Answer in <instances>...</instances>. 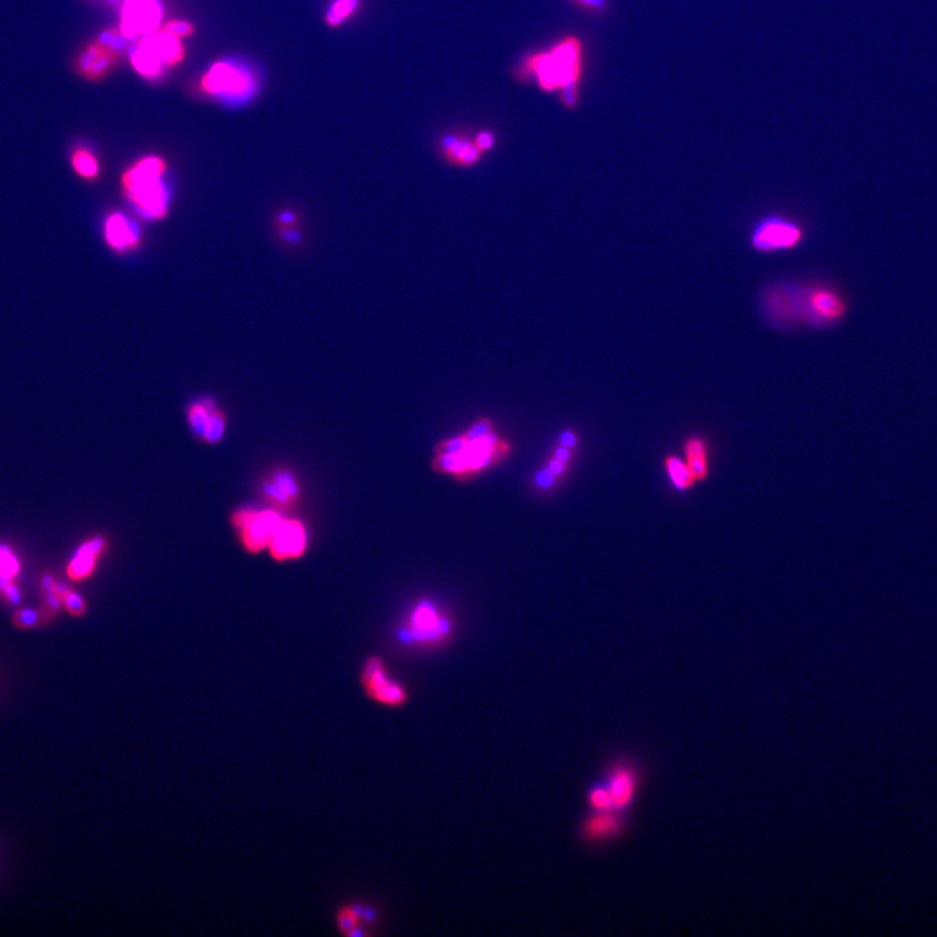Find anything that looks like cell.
I'll use <instances>...</instances> for the list:
<instances>
[{
	"mask_svg": "<svg viewBox=\"0 0 937 937\" xmlns=\"http://www.w3.org/2000/svg\"><path fill=\"white\" fill-rule=\"evenodd\" d=\"M685 462L696 480H703L709 475V446L699 436L689 437L685 443Z\"/></svg>",
	"mask_w": 937,
	"mask_h": 937,
	"instance_id": "cell-21",
	"label": "cell"
},
{
	"mask_svg": "<svg viewBox=\"0 0 937 937\" xmlns=\"http://www.w3.org/2000/svg\"><path fill=\"white\" fill-rule=\"evenodd\" d=\"M362 0H333L324 16V21L332 28H340L349 21L361 8Z\"/></svg>",
	"mask_w": 937,
	"mask_h": 937,
	"instance_id": "cell-25",
	"label": "cell"
},
{
	"mask_svg": "<svg viewBox=\"0 0 937 937\" xmlns=\"http://www.w3.org/2000/svg\"><path fill=\"white\" fill-rule=\"evenodd\" d=\"M583 73V45L574 35L565 37L547 51L531 54L515 69L520 82H529L531 76L543 92H559L568 83L581 82Z\"/></svg>",
	"mask_w": 937,
	"mask_h": 937,
	"instance_id": "cell-3",
	"label": "cell"
},
{
	"mask_svg": "<svg viewBox=\"0 0 937 937\" xmlns=\"http://www.w3.org/2000/svg\"><path fill=\"white\" fill-rule=\"evenodd\" d=\"M560 444L568 448H574L577 444V436L572 431H565L561 435Z\"/></svg>",
	"mask_w": 937,
	"mask_h": 937,
	"instance_id": "cell-40",
	"label": "cell"
},
{
	"mask_svg": "<svg viewBox=\"0 0 937 937\" xmlns=\"http://www.w3.org/2000/svg\"><path fill=\"white\" fill-rule=\"evenodd\" d=\"M55 587H57V594L60 596L61 604L72 616L80 618V616H83L86 613L88 606H86L85 599L81 595L77 594L76 591L69 590L68 587H66V586L57 584V583H55Z\"/></svg>",
	"mask_w": 937,
	"mask_h": 937,
	"instance_id": "cell-29",
	"label": "cell"
},
{
	"mask_svg": "<svg viewBox=\"0 0 937 937\" xmlns=\"http://www.w3.org/2000/svg\"><path fill=\"white\" fill-rule=\"evenodd\" d=\"M107 549V539L102 535L88 539L85 543L81 544L80 549L76 551L73 559L70 560L68 565L69 578L73 581H82L92 575L95 571L97 561L104 553Z\"/></svg>",
	"mask_w": 937,
	"mask_h": 937,
	"instance_id": "cell-20",
	"label": "cell"
},
{
	"mask_svg": "<svg viewBox=\"0 0 937 937\" xmlns=\"http://www.w3.org/2000/svg\"><path fill=\"white\" fill-rule=\"evenodd\" d=\"M72 168L83 180H95L101 175V164L92 150L77 148L70 157Z\"/></svg>",
	"mask_w": 937,
	"mask_h": 937,
	"instance_id": "cell-22",
	"label": "cell"
},
{
	"mask_svg": "<svg viewBox=\"0 0 937 937\" xmlns=\"http://www.w3.org/2000/svg\"><path fill=\"white\" fill-rule=\"evenodd\" d=\"M474 142H475L477 148H478L483 154H486V152L491 151V150L495 148V145H496V137H495V135L492 133L491 130H480V132H478V133L475 135Z\"/></svg>",
	"mask_w": 937,
	"mask_h": 937,
	"instance_id": "cell-35",
	"label": "cell"
},
{
	"mask_svg": "<svg viewBox=\"0 0 937 937\" xmlns=\"http://www.w3.org/2000/svg\"><path fill=\"white\" fill-rule=\"evenodd\" d=\"M168 163L159 155L136 160L121 175V190L139 217L150 221L168 217L171 195L164 175Z\"/></svg>",
	"mask_w": 937,
	"mask_h": 937,
	"instance_id": "cell-2",
	"label": "cell"
},
{
	"mask_svg": "<svg viewBox=\"0 0 937 937\" xmlns=\"http://www.w3.org/2000/svg\"><path fill=\"white\" fill-rule=\"evenodd\" d=\"M0 591L3 593L4 598L7 599V602L11 603L13 606H19V604L21 603V600H23L21 593H20V589L17 587L16 583L13 582V580H11L10 582L7 583Z\"/></svg>",
	"mask_w": 937,
	"mask_h": 937,
	"instance_id": "cell-36",
	"label": "cell"
},
{
	"mask_svg": "<svg viewBox=\"0 0 937 937\" xmlns=\"http://www.w3.org/2000/svg\"><path fill=\"white\" fill-rule=\"evenodd\" d=\"M578 10L591 14H604L609 10V0H568Z\"/></svg>",
	"mask_w": 937,
	"mask_h": 937,
	"instance_id": "cell-33",
	"label": "cell"
},
{
	"mask_svg": "<svg viewBox=\"0 0 937 937\" xmlns=\"http://www.w3.org/2000/svg\"><path fill=\"white\" fill-rule=\"evenodd\" d=\"M449 633V622L437 618L434 606L430 603H421L415 608L412 618L413 638L428 643L439 642Z\"/></svg>",
	"mask_w": 937,
	"mask_h": 937,
	"instance_id": "cell-19",
	"label": "cell"
},
{
	"mask_svg": "<svg viewBox=\"0 0 937 937\" xmlns=\"http://www.w3.org/2000/svg\"><path fill=\"white\" fill-rule=\"evenodd\" d=\"M580 89H581V82H572L565 85L559 90V98L560 102L566 110L573 111L578 107L580 104Z\"/></svg>",
	"mask_w": 937,
	"mask_h": 937,
	"instance_id": "cell-30",
	"label": "cell"
},
{
	"mask_svg": "<svg viewBox=\"0 0 937 937\" xmlns=\"http://www.w3.org/2000/svg\"><path fill=\"white\" fill-rule=\"evenodd\" d=\"M571 456H572L571 448H568V446H560L553 452V457L559 460L561 462H564V464H568V461L571 460Z\"/></svg>",
	"mask_w": 937,
	"mask_h": 937,
	"instance_id": "cell-39",
	"label": "cell"
},
{
	"mask_svg": "<svg viewBox=\"0 0 937 937\" xmlns=\"http://www.w3.org/2000/svg\"><path fill=\"white\" fill-rule=\"evenodd\" d=\"M163 17L159 0H124L119 29L128 42L158 30Z\"/></svg>",
	"mask_w": 937,
	"mask_h": 937,
	"instance_id": "cell-11",
	"label": "cell"
},
{
	"mask_svg": "<svg viewBox=\"0 0 937 937\" xmlns=\"http://www.w3.org/2000/svg\"><path fill=\"white\" fill-rule=\"evenodd\" d=\"M188 423L195 437L217 444L227 430V417L213 399L197 400L188 408Z\"/></svg>",
	"mask_w": 937,
	"mask_h": 937,
	"instance_id": "cell-12",
	"label": "cell"
},
{
	"mask_svg": "<svg viewBox=\"0 0 937 937\" xmlns=\"http://www.w3.org/2000/svg\"><path fill=\"white\" fill-rule=\"evenodd\" d=\"M139 46L148 50L163 68H175L186 59V48L183 39L159 28L158 30L139 38Z\"/></svg>",
	"mask_w": 937,
	"mask_h": 937,
	"instance_id": "cell-16",
	"label": "cell"
},
{
	"mask_svg": "<svg viewBox=\"0 0 937 937\" xmlns=\"http://www.w3.org/2000/svg\"><path fill=\"white\" fill-rule=\"evenodd\" d=\"M492 431V421L490 418H480L474 424L468 427V431L465 433V436L468 439H477L482 437L484 435L490 434Z\"/></svg>",
	"mask_w": 937,
	"mask_h": 937,
	"instance_id": "cell-34",
	"label": "cell"
},
{
	"mask_svg": "<svg viewBox=\"0 0 937 937\" xmlns=\"http://www.w3.org/2000/svg\"><path fill=\"white\" fill-rule=\"evenodd\" d=\"M163 29L170 32L172 34L176 35V37H179V38H181V39L190 38L192 35L195 34V25L188 20H181V19H175V20L164 23Z\"/></svg>",
	"mask_w": 937,
	"mask_h": 937,
	"instance_id": "cell-32",
	"label": "cell"
},
{
	"mask_svg": "<svg viewBox=\"0 0 937 937\" xmlns=\"http://www.w3.org/2000/svg\"><path fill=\"white\" fill-rule=\"evenodd\" d=\"M255 79L248 69L229 61H217L199 80V90L213 97L240 99L250 95Z\"/></svg>",
	"mask_w": 937,
	"mask_h": 937,
	"instance_id": "cell-8",
	"label": "cell"
},
{
	"mask_svg": "<svg viewBox=\"0 0 937 937\" xmlns=\"http://www.w3.org/2000/svg\"><path fill=\"white\" fill-rule=\"evenodd\" d=\"M627 831V813L616 810L593 811L582 824L583 838L591 844H603L618 840Z\"/></svg>",
	"mask_w": 937,
	"mask_h": 937,
	"instance_id": "cell-15",
	"label": "cell"
},
{
	"mask_svg": "<svg viewBox=\"0 0 937 937\" xmlns=\"http://www.w3.org/2000/svg\"><path fill=\"white\" fill-rule=\"evenodd\" d=\"M508 452L509 446L491 431L482 437L468 439V444L457 455H436L434 468L440 473H449L464 480L483 468H490Z\"/></svg>",
	"mask_w": 937,
	"mask_h": 937,
	"instance_id": "cell-4",
	"label": "cell"
},
{
	"mask_svg": "<svg viewBox=\"0 0 937 937\" xmlns=\"http://www.w3.org/2000/svg\"><path fill=\"white\" fill-rule=\"evenodd\" d=\"M587 803L593 811L613 810L612 796L604 781L593 785L587 793Z\"/></svg>",
	"mask_w": 937,
	"mask_h": 937,
	"instance_id": "cell-28",
	"label": "cell"
},
{
	"mask_svg": "<svg viewBox=\"0 0 937 937\" xmlns=\"http://www.w3.org/2000/svg\"><path fill=\"white\" fill-rule=\"evenodd\" d=\"M760 310L767 322L778 328L806 326L831 330L849 314L845 293L827 282H776L763 289Z\"/></svg>",
	"mask_w": 937,
	"mask_h": 937,
	"instance_id": "cell-1",
	"label": "cell"
},
{
	"mask_svg": "<svg viewBox=\"0 0 937 937\" xmlns=\"http://www.w3.org/2000/svg\"><path fill=\"white\" fill-rule=\"evenodd\" d=\"M439 151L448 163L462 168L478 164L484 155L477 148L474 139L461 133H448L440 138Z\"/></svg>",
	"mask_w": 937,
	"mask_h": 937,
	"instance_id": "cell-18",
	"label": "cell"
},
{
	"mask_svg": "<svg viewBox=\"0 0 937 937\" xmlns=\"http://www.w3.org/2000/svg\"><path fill=\"white\" fill-rule=\"evenodd\" d=\"M104 240L116 253L136 250L141 244V230L135 220L114 211L104 220Z\"/></svg>",
	"mask_w": 937,
	"mask_h": 937,
	"instance_id": "cell-17",
	"label": "cell"
},
{
	"mask_svg": "<svg viewBox=\"0 0 937 937\" xmlns=\"http://www.w3.org/2000/svg\"><path fill=\"white\" fill-rule=\"evenodd\" d=\"M365 914L355 906H344L339 910L336 918L337 928L346 936L358 935L357 928L359 926V920Z\"/></svg>",
	"mask_w": 937,
	"mask_h": 937,
	"instance_id": "cell-27",
	"label": "cell"
},
{
	"mask_svg": "<svg viewBox=\"0 0 937 937\" xmlns=\"http://www.w3.org/2000/svg\"><path fill=\"white\" fill-rule=\"evenodd\" d=\"M129 60L133 69L137 72L139 76H142L146 80H157L163 75L164 68L160 66L159 63L150 55L149 52L142 46L136 43V47L132 50Z\"/></svg>",
	"mask_w": 937,
	"mask_h": 937,
	"instance_id": "cell-24",
	"label": "cell"
},
{
	"mask_svg": "<svg viewBox=\"0 0 937 937\" xmlns=\"http://www.w3.org/2000/svg\"><path fill=\"white\" fill-rule=\"evenodd\" d=\"M665 471L678 491H686L694 486L697 482L694 474L691 473L690 468L687 466L685 461L682 458L677 456H668L664 461Z\"/></svg>",
	"mask_w": 937,
	"mask_h": 937,
	"instance_id": "cell-23",
	"label": "cell"
},
{
	"mask_svg": "<svg viewBox=\"0 0 937 937\" xmlns=\"http://www.w3.org/2000/svg\"><path fill=\"white\" fill-rule=\"evenodd\" d=\"M308 543V530L304 522L284 515L276 527L267 549L275 561L284 562L299 559L306 552Z\"/></svg>",
	"mask_w": 937,
	"mask_h": 937,
	"instance_id": "cell-13",
	"label": "cell"
},
{
	"mask_svg": "<svg viewBox=\"0 0 937 937\" xmlns=\"http://www.w3.org/2000/svg\"><path fill=\"white\" fill-rule=\"evenodd\" d=\"M20 571L19 561L13 556L10 549L0 547V574L13 578Z\"/></svg>",
	"mask_w": 937,
	"mask_h": 937,
	"instance_id": "cell-31",
	"label": "cell"
},
{
	"mask_svg": "<svg viewBox=\"0 0 937 937\" xmlns=\"http://www.w3.org/2000/svg\"><path fill=\"white\" fill-rule=\"evenodd\" d=\"M284 515L276 509L240 508L232 517V525L239 534L242 547L249 553H258L268 549L276 527Z\"/></svg>",
	"mask_w": 937,
	"mask_h": 937,
	"instance_id": "cell-6",
	"label": "cell"
},
{
	"mask_svg": "<svg viewBox=\"0 0 937 937\" xmlns=\"http://www.w3.org/2000/svg\"><path fill=\"white\" fill-rule=\"evenodd\" d=\"M126 42L119 28L106 30L83 48L77 59V70L88 80H102L119 63Z\"/></svg>",
	"mask_w": 937,
	"mask_h": 937,
	"instance_id": "cell-7",
	"label": "cell"
},
{
	"mask_svg": "<svg viewBox=\"0 0 937 937\" xmlns=\"http://www.w3.org/2000/svg\"><path fill=\"white\" fill-rule=\"evenodd\" d=\"M805 239L806 230L798 221L784 215L768 214L755 221L749 235V244L755 252L772 254L796 250Z\"/></svg>",
	"mask_w": 937,
	"mask_h": 937,
	"instance_id": "cell-5",
	"label": "cell"
},
{
	"mask_svg": "<svg viewBox=\"0 0 937 937\" xmlns=\"http://www.w3.org/2000/svg\"><path fill=\"white\" fill-rule=\"evenodd\" d=\"M261 495L273 509L289 511L301 499V486L290 470L280 468L263 480Z\"/></svg>",
	"mask_w": 937,
	"mask_h": 937,
	"instance_id": "cell-14",
	"label": "cell"
},
{
	"mask_svg": "<svg viewBox=\"0 0 937 937\" xmlns=\"http://www.w3.org/2000/svg\"><path fill=\"white\" fill-rule=\"evenodd\" d=\"M556 480H558V477L555 474H552L549 468H546L537 474L535 482L540 489H551V487L555 486Z\"/></svg>",
	"mask_w": 937,
	"mask_h": 937,
	"instance_id": "cell-37",
	"label": "cell"
},
{
	"mask_svg": "<svg viewBox=\"0 0 937 937\" xmlns=\"http://www.w3.org/2000/svg\"><path fill=\"white\" fill-rule=\"evenodd\" d=\"M361 680L366 696L382 706L396 709L408 700L405 689L389 677L384 664L377 656L366 662Z\"/></svg>",
	"mask_w": 937,
	"mask_h": 937,
	"instance_id": "cell-10",
	"label": "cell"
},
{
	"mask_svg": "<svg viewBox=\"0 0 937 937\" xmlns=\"http://www.w3.org/2000/svg\"><path fill=\"white\" fill-rule=\"evenodd\" d=\"M547 468H549L552 474H555L556 477H560V475H562V474L565 473V470H566V464H564V462H561L559 460L552 457L549 460V464H547Z\"/></svg>",
	"mask_w": 937,
	"mask_h": 937,
	"instance_id": "cell-38",
	"label": "cell"
},
{
	"mask_svg": "<svg viewBox=\"0 0 937 937\" xmlns=\"http://www.w3.org/2000/svg\"><path fill=\"white\" fill-rule=\"evenodd\" d=\"M642 780L640 765L628 758L618 759L608 767L604 782L612 796L613 810L628 813L637 802Z\"/></svg>",
	"mask_w": 937,
	"mask_h": 937,
	"instance_id": "cell-9",
	"label": "cell"
},
{
	"mask_svg": "<svg viewBox=\"0 0 937 937\" xmlns=\"http://www.w3.org/2000/svg\"><path fill=\"white\" fill-rule=\"evenodd\" d=\"M52 616H54V613H51L50 611L45 612V611H37V609H29V608L28 609H20V611L14 612V615L12 616V624L17 629L28 630V629L46 625L51 621Z\"/></svg>",
	"mask_w": 937,
	"mask_h": 937,
	"instance_id": "cell-26",
	"label": "cell"
}]
</instances>
